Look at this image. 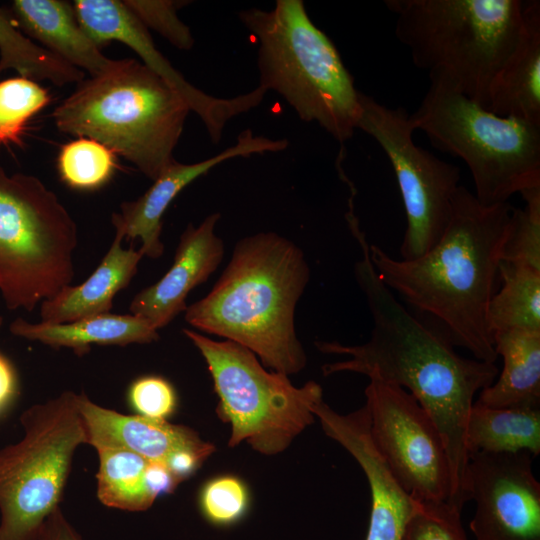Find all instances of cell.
<instances>
[{
	"instance_id": "cell-1",
	"label": "cell",
	"mask_w": 540,
	"mask_h": 540,
	"mask_svg": "<svg viewBox=\"0 0 540 540\" xmlns=\"http://www.w3.org/2000/svg\"><path fill=\"white\" fill-rule=\"evenodd\" d=\"M363 252L355 277L372 316L369 340L359 345L316 341L319 351L346 359L323 365L325 376L355 372L400 386L412 394L437 427L447 454L451 495L462 511L466 503L464 478L469 460L465 435L476 393L490 386L499 369L495 363L458 354L438 326L410 313L383 283L371 262L362 231L354 234Z\"/></svg>"
},
{
	"instance_id": "cell-2",
	"label": "cell",
	"mask_w": 540,
	"mask_h": 540,
	"mask_svg": "<svg viewBox=\"0 0 540 540\" xmlns=\"http://www.w3.org/2000/svg\"><path fill=\"white\" fill-rule=\"evenodd\" d=\"M513 210L508 202L484 205L459 185L449 223L425 254L397 260L369 245L374 269L390 290L431 315L455 346L489 363H495L498 356L487 310L500 282Z\"/></svg>"
},
{
	"instance_id": "cell-3",
	"label": "cell",
	"mask_w": 540,
	"mask_h": 540,
	"mask_svg": "<svg viewBox=\"0 0 540 540\" xmlns=\"http://www.w3.org/2000/svg\"><path fill=\"white\" fill-rule=\"evenodd\" d=\"M309 280V265L294 242L275 232L246 236L211 291L187 306L185 320L249 349L264 367L296 374L307 358L295 310Z\"/></svg>"
},
{
	"instance_id": "cell-4",
	"label": "cell",
	"mask_w": 540,
	"mask_h": 540,
	"mask_svg": "<svg viewBox=\"0 0 540 540\" xmlns=\"http://www.w3.org/2000/svg\"><path fill=\"white\" fill-rule=\"evenodd\" d=\"M413 63L487 109L525 29L527 1L385 0Z\"/></svg>"
},
{
	"instance_id": "cell-5",
	"label": "cell",
	"mask_w": 540,
	"mask_h": 540,
	"mask_svg": "<svg viewBox=\"0 0 540 540\" xmlns=\"http://www.w3.org/2000/svg\"><path fill=\"white\" fill-rule=\"evenodd\" d=\"M189 112L160 76L127 58L78 83L52 118L59 131L102 143L154 181L175 160Z\"/></svg>"
},
{
	"instance_id": "cell-6",
	"label": "cell",
	"mask_w": 540,
	"mask_h": 540,
	"mask_svg": "<svg viewBox=\"0 0 540 540\" xmlns=\"http://www.w3.org/2000/svg\"><path fill=\"white\" fill-rule=\"evenodd\" d=\"M258 42L260 86L281 95L298 117L337 141L349 140L361 112L360 91L338 50L309 18L301 0L238 13Z\"/></svg>"
},
{
	"instance_id": "cell-7",
	"label": "cell",
	"mask_w": 540,
	"mask_h": 540,
	"mask_svg": "<svg viewBox=\"0 0 540 540\" xmlns=\"http://www.w3.org/2000/svg\"><path fill=\"white\" fill-rule=\"evenodd\" d=\"M430 86L410 115L437 149L465 161L475 197L484 205L508 202L516 193L540 187V125L498 116L446 81Z\"/></svg>"
},
{
	"instance_id": "cell-8",
	"label": "cell",
	"mask_w": 540,
	"mask_h": 540,
	"mask_svg": "<svg viewBox=\"0 0 540 540\" xmlns=\"http://www.w3.org/2000/svg\"><path fill=\"white\" fill-rule=\"evenodd\" d=\"M77 226L33 175L0 166V293L9 310L32 311L70 285Z\"/></svg>"
},
{
	"instance_id": "cell-9",
	"label": "cell",
	"mask_w": 540,
	"mask_h": 540,
	"mask_svg": "<svg viewBox=\"0 0 540 540\" xmlns=\"http://www.w3.org/2000/svg\"><path fill=\"white\" fill-rule=\"evenodd\" d=\"M203 356L219 398L217 413L229 423V446L246 442L263 455H276L314 423L312 407L321 386H294L287 375L269 372L249 349L229 340L215 341L183 329Z\"/></svg>"
},
{
	"instance_id": "cell-10",
	"label": "cell",
	"mask_w": 540,
	"mask_h": 540,
	"mask_svg": "<svg viewBox=\"0 0 540 540\" xmlns=\"http://www.w3.org/2000/svg\"><path fill=\"white\" fill-rule=\"evenodd\" d=\"M78 394L26 409L23 438L0 450V540H38L59 508L74 452L87 437Z\"/></svg>"
},
{
	"instance_id": "cell-11",
	"label": "cell",
	"mask_w": 540,
	"mask_h": 540,
	"mask_svg": "<svg viewBox=\"0 0 540 540\" xmlns=\"http://www.w3.org/2000/svg\"><path fill=\"white\" fill-rule=\"evenodd\" d=\"M357 129L370 135L387 155L404 203L407 227L400 247L403 260L422 256L440 240L459 187V167L413 141L410 115L360 92Z\"/></svg>"
},
{
	"instance_id": "cell-12",
	"label": "cell",
	"mask_w": 540,
	"mask_h": 540,
	"mask_svg": "<svg viewBox=\"0 0 540 540\" xmlns=\"http://www.w3.org/2000/svg\"><path fill=\"white\" fill-rule=\"evenodd\" d=\"M369 432L399 484L420 502H449L450 467L443 440L428 413L404 388L369 379Z\"/></svg>"
},
{
	"instance_id": "cell-13",
	"label": "cell",
	"mask_w": 540,
	"mask_h": 540,
	"mask_svg": "<svg viewBox=\"0 0 540 540\" xmlns=\"http://www.w3.org/2000/svg\"><path fill=\"white\" fill-rule=\"evenodd\" d=\"M532 458L526 452L469 455L464 494L476 503L470 522L476 540H540V483Z\"/></svg>"
},
{
	"instance_id": "cell-14",
	"label": "cell",
	"mask_w": 540,
	"mask_h": 540,
	"mask_svg": "<svg viewBox=\"0 0 540 540\" xmlns=\"http://www.w3.org/2000/svg\"><path fill=\"white\" fill-rule=\"evenodd\" d=\"M76 17L87 35L100 45L118 41L131 48L142 63L160 76L203 122L213 143L221 140L226 124L260 105L266 90H254L233 98L213 97L190 84L157 50L148 29L119 0H76Z\"/></svg>"
},
{
	"instance_id": "cell-15",
	"label": "cell",
	"mask_w": 540,
	"mask_h": 540,
	"mask_svg": "<svg viewBox=\"0 0 540 540\" xmlns=\"http://www.w3.org/2000/svg\"><path fill=\"white\" fill-rule=\"evenodd\" d=\"M312 411L324 433L348 451L366 475L371 510L365 540H402L405 527L420 501L399 484L374 446L365 405L354 412L341 414L321 399Z\"/></svg>"
},
{
	"instance_id": "cell-16",
	"label": "cell",
	"mask_w": 540,
	"mask_h": 540,
	"mask_svg": "<svg viewBox=\"0 0 540 540\" xmlns=\"http://www.w3.org/2000/svg\"><path fill=\"white\" fill-rule=\"evenodd\" d=\"M287 147L288 140L286 139H270L254 135L250 129H246L239 134L234 145L211 158L192 164L174 160L143 195L134 201L121 203L120 212L113 213L111 219L115 233L127 241L139 238L143 255L153 259L159 258L164 251V245L160 239L162 217L168 206L185 187L229 159L280 152Z\"/></svg>"
},
{
	"instance_id": "cell-17",
	"label": "cell",
	"mask_w": 540,
	"mask_h": 540,
	"mask_svg": "<svg viewBox=\"0 0 540 540\" xmlns=\"http://www.w3.org/2000/svg\"><path fill=\"white\" fill-rule=\"evenodd\" d=\"M221 214L208 215L198 226L189 223L180 236L173 263L156 283L132 299L130 314L145 319L159 330L187 308L190 291L206 282L219 267L225 252L215 233Z\"/></svg>"
},
{
	"instance_id": "cell-18",
	"label": "cell",
	"mask_w": 540,
	"mask_h": 540,
	"mask_svg": "<svg viewBox=\"0 0 540 540\" xmlns=\"http://www.w3.org/2000/svg\"><path fill=\"white\" fill-rule=\"evenodd\" d=\"M77 401L86 431V444L95 449H125L164 465L179 451H195L207 457L215 451L214 445L184 425L104 408L84 393L78 394Z\"/></svg>"
},
{
	"instance_id": "cell-19",
	"label": "cell",
	"mask_w": 540,
	"mask_h": 540,
	"mask_svg": "<svg viewBox=\"0 0 540 540\" xmlns=\"http://www.w3.org/2000/svg\"><path fill=\"white\" fill-rule=\"evenodd\" d=\"M10 12L19 29L40 46L91 77L119 62L107 58L81 27L73 4L62 0H14Z\"/></svg>"
},
{
	"instance_id": "cell-20",
	"label": "cell",
	"mask_w": 540,
	"mask_h": 540,
	"mask_svg": "<svg viewBox=\"0 0 540 540\" xmlns=\"http://www.w3.org/2000/svg\"><path fill=\"white\" fill-rule=\"evenodd\" d=\"M122 241L115 233L106 255L83 283L67 285L41 302V322L62 324L110 313L114 297L129 285L144 256L140 249H124Z\"/></svg>"
},
{
	"instance_id": "cell-21",
	"label": "cell",
	"mask_w": 540,
	"mask_h": 540,
	"mask_svg": "<svg viewBox=\"0 0 540 540\" xmlns=\"http://www.w3.org/2000/svg\"><path fill=\"white\" fill-rule=\"evenodd\" d=\"M487 110L540 125L539 1H527L523 35L492 84Z\"/></svg>"
},
{
	"instance_id": "cell-22",
	"label": "cell",
	"mask_w": 540,
	"mask_h": 540,
	"mask_svg": "<svg viewBox=\"0 0 540 540\" xmlns=\"http://www.w3.org/2000/svg\"><path fill=\"white\" fill-rule=\"evenodd\" d=\"M9 330L27 340L69 348L78 356L88 353L91 345L125 346L159 339L158 330L133 314L106 313L62 324L31 323L19 317L10 323Z\"/></svg>"
},
{
	"instance_id": "cell-23",
	"label": "cell",
	"mask_w": 540,
	"mask_h": 540,
	"mask_svg": "<svg viewBox=\"0 0 540 540\" xmlns=\"http://www.w3.org/2000/svg\"><path fill=\"white\" fill-rule=\"evenodd\" d=\"M503 370L475 401L487 407H540V331L505 329L493 333Z\"/></svg>"
},
{
	"instance_id": "cell-24",
	"label": "cell",
	"mask_w": 540,
	"mask_h": 540,
	"mask_svg": "<svg viewBox=\"0 0 540 540\" xmlns=\"http://www.w3.org/2000/svg\"><path fill=\"white\" fill-rule=\"evenodd\" d=\"M468 456L474 453L540 454V407H487L473 403L466 435Z\"/></svg>"
},
{
	"instance_id": "cell-25",
	"label": "cell",
	"mask_w": 540,
	"mask_h": 540,
	"mask_svg": "<svg viewBox=\"0 0 540 540\" xmlns=\"http://www.w3.org/2000/svg\"><path fill=\"white\" fill-rule=\"evenodd\" d=\"M499 276L501 288L487 310L492 337L505 329L540 331V270L501 261Z\"/></svg>"
},
{
	"instance_id": "cell-26",
	"label": "cell",
	"mask_w": 540,
	"mask_h": 540,
	"mask_svg": "<svg viewBox=\"0 0 540 540\" xmlns=\"http://www.w3.org/2000/svg\"><path fill=\"white\" fill-rule=\"evenodd\" d=\"M15 70L33 81L56 86L80 83L85 73L35 43L17 26L10 10L0 7V75Z\"/></svg>"
},
{
	"instance_id": "cell-27",
	"label": "cell",
	"mask_w": 540,
	"mask_h": 540,
	"mask_svg": "<svg viewBox=\"0 0 540 540\" xmlns=\"http://www.w3.org/2000/svg\"><path fill=\"white\" fill-rule=\"evenodd\" d=\"M99 459L97 496L110 508L125 511H145L155 497L147 481L149 460L125 449H96Z\"/></svg>"
},
{
	"instance_id": "cell-28",
	"label": "cell",
	"mask_w": 540,
	"mask_h": 540,
	"mask_svg": "<svg viewBox=\"0 0 540 540\" xmlns=\"http://www.w3.org/2000/svg\"><path fill=\"white\" fill-rule=\"evenodd\" d=\"M116 154L102 143L78 137L60 149L57 167L63 182L77 190H95L106 184L116 169Z\"/></svg>"
},
{
	"instance_id": "cell-29",
	"label": "cell",
	"mask_w": 540,
	"mask_h": 540,
	"mask_svg": "<svg viewBox=\"0 0 540 540\" xmlns=\"http://www.w3.org/2000/svg\"><path fill=\"white\" fill-rule=\"evenodd\" d=\"M49 101L36 81L21 76L0 81V143L20 145L27 122Z\"/></svg>"
},
{
	"instance_id": "cell-30",
	"label": "cell",
	"mask_w": 540,
	"mask_h": 540,
	"mask_svg": "<svg viewBox=\"0 0 540 540\" xmlns=\"http://www.w3.org/2000/svg\"><path fill=\"white\" fill-rule=\"evenodd\" d=\"M521 195L526 205L513 210L502 261L540 270V187Z\"/></svg>"
},
{
	"instance_id": "cell-31",
	"label": "cell",
	"mask_w": 540,
	"mask_h": 540,
	"mask_svg": "<svg viewBox=\"0 0 540 540\" xmlns=\"http://www.w3.org/2000/svg\"><path fill=\"white\" fill-rule=\"evenodd\" d=\"M200 508L214 525L228 526L239 521L249 505L247 487L237 477L224 475L208 481L200 493Z\"/></svg>"
},
{
	"instance_id": "cell-32",
	"label": "cell",
	"mask_w": 540,
	"mask_h": 540,
	"mask_svg": "<svg viewBox=\"0 0 540 540\" xmlns=\"http://www.w3.org/2000/svg\"><path fill=\"white\" fill-rule=\"evenodd\" d=\"M402 540H468L461 511L448 502H420L410 517Z\"/></svg>"
},
{
	"instance_id": "cell-33",
	"label": "cell",
	"mask_w": 540,
	"mask_h": 540,
	"mask_svg": "<svg viewBox=\"0 0 540 540\" xmlns=\"http://www.w3.org/2000/svg\"><path fill=\"white\" fill-rule=\"evenodd\" d=\"M124 4L148 29H153L171 45L189 50L194 45L190 28L177 16L183 1L171 0H124Z\"/></svg>"
},
{
	"instance_id": "cell-34",
	"label": "cell",
	"mask_w": 540,
	"mask_h": 540,
	"mask_svg": "<svg viewBox=\"0 0 540 540\" xmlns=\"http://www.w3.org/2000/svg\"><path fill=\"white\" fill-rule=\"evenodd\" d=\"M128 401L138 415L156 420H167L177 407L172 384L155 375L134 380L128 389Z\"/></svg>"
},
{
	"instance_id": "cell-35",
	"label": "cell",
	"mask_w": 540,
	"mask_h": 540,
	"mask_svg": "<svg viewBox=\"0 0 540 540\" xmlns=\"http://www.w3.org/2000/svg\"><path fill=\"white\" fill-rule=\"evenodd\" d=\"M38 540H82V538L59 507L46 519Z\"/></svg>"
},
{
	"instance_id": "cell-36",
	"label": "cell",
	"mask_w": 540,
	"mask_h": 540,
	"mask_svg": "<svg viewBox=\"0 0 540 540\" xmlns=\"http://www.w3.org/2000/svg\"><path fill=\"white\" fill-rule=\"evenodd\" d=\"M17 392V379L10 362L0 354V412L13 400Z\"/></svg>"
},
{
	"instance_id": "cell-37",
	"label": "cell",
	"mask_w": 540,
	"mask_h": 540,
	"mask_svg": "<svg viewBox=\"0 0 540 540\" xmlns=\"http://www.w3.org/2000/svg\"><path fill=\"white\" fill-rule=\"evenodd\" d=\"M2 323H3V318L0 316V328L2 326Z\"/></svg>"
}]
</instances>
